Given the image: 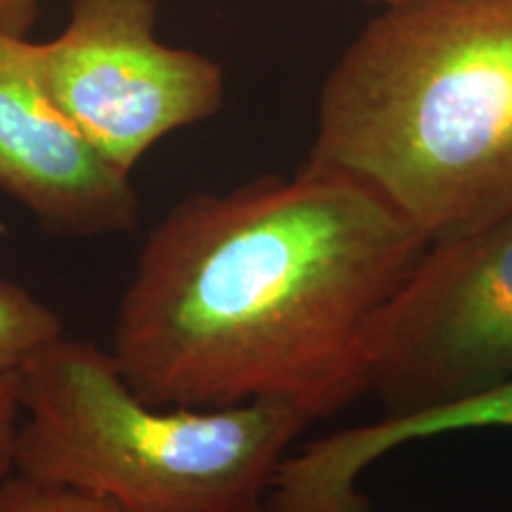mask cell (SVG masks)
<instances>
[{
  "mask_svg": "<svg viewBox=\"0 0 512 512\" xmlns=\"http://www.w3.org/2000/svg\"><path fill=\"white\" fill-rule=\"evenodd\" d=\"M12 472L74 486L126 512H261L304 406L259 399L226 408L152 406L112 351L55 339L22 368Z\"/></svg>",
  "mask_w": 512,
  "mask_h": 512,
  "instance_id": "cell-3",
  "label": "cell"
},
{
  "mask_svg": "<svg viewBox=\"0 0 512 512\" xmlns=\"http://www.w3.org/2000/svg\"><path fill=\"white\" fill-rule=\"evenodd\" d=\"M36 15V0H0V29L22 36Z\"/></svg>",
  "mask_w": 512,
  "mask_h": 512,
  "instance_id": "cell-11",
  "label": "cell"
},
{
  "mask_svg": "<svg viewBox=\"0 0 512 512\" xmlns=\"http://www.w3.org/2000/svg\"><path fill=\"white\" fill-rule=\"evenodd\" d=\"M366 3H382V5H389V3H399V0H366Z\"/></svg>",
  "mask_w": 512,
  "mask_h": 512,
  "instance_id": "cell-12",
  "label": "cell"
},
{
  "mask_svg": "<svg viewBox=\"0 0 512 512\" xmlns=\"http://www.w3.org/2000/svg\"><path fill=\"white\" fill-rule=\"evenodd\" d=\"M427 247L373 188L309 159L192 192L147 233L110 351L152 406L283 399L328 418L361 396L366 332Z\"/></svg>",
  "mask_w": 512,
  "mask_h": 512,
  "instance_id": "cell-1",
  "label": "cell"
},
{
  "mask_svg": "<svg viewBox=\"0 0 512 512\" xmlns=\"http://www.w3.org/2000/svg\"><path fill=\"white\" fill-rule=\"evenodd\" d=\"M306 159L430 245L512 214V0L389 3L330 69Z\"/></svg>",
  "mask_w": 512,
  "mask_h": 512,
  "instance_id": "cell-2",
  "label": "cell"
},
{
  "mask_svg": "<svg viewBox=\"0 0 512 512\" xmlns=\"http://www.w3.org/2000/svg\"><path fill=\"white\" fill-rule=\"evenodd\" d=\"M22 415V377H0V479L12 472V444Z\"/></svg>",
  "mask_w": 512,
  "mask_h": 512,
  "instance_id": "cell-10",
  "label": "cell"
},
{
  "mask_svg": "<svg viewBox=\"0 0 512 512\" xmlns=\"http://www.w3.org/2000/svg\"><path fill=\"white\" fill-rule=\"evenodd\" d=\"M0 190L53 235L136 233L131 176L95 150L43 88L36 43L0 29Z\"/></svg>",
  "mask_w": 512,
  "mask_h": 512,
  "instance_id": "cell-6",
  "label": "cell"
},
{
  "mask_svg": "<svg viewBox=\"0 0 512 512\" xmlns=\"http://www.w3.org/2000/svg\"><path fill=\"white\" fill-rule=\"evenodd\" d=\"M261 512H264V510H261Z\"/></svg>",
  "mask_w": 512,
  "mask_h": 512,
  "instance_id": "cell-13",
  "label": "cell"
},
{
  "mask_svg": "<svg viewBox=\"0 0 512 512\" xmlns=\"http://www.w3.org/2000/svg\"><path fill=\"white\" fill-rule=\"evenodd\" d=\"M50 100L131 176L152 145L211 119L226 81L211 57L157 38V0H72L60 36L36 43Z\"/></svg>",
  "mask_w": 512,
  "mask_h": 512,
  "instance_id": "cell-5",
  "label": "cell"
},
{
  "mask_svg": "<svg viewBox=\"0 0 512 512\" xmlns=\"http://www.w3.org/2000/svg\"><path fill=\"white\" fill-rule=\"evenodd\" d=\"M0 512H126L119 503L74 486L48 484L10 472L0 479Z\"/></svg>",
  "mask_w": 512,
  "mask_h": 512,
  "instance_id": "cell-9",
  "label": "cell"
},
{
  "mask_svg": "<svg viewBox=\"0 0 512 512\" xmlns=\"http://www.w3.org/2000/svg\"><path fill=\"white\" fill-rule=\"evenodd\" d=\"M512 380V214L434 242L375 313L358 356L382 418L446 406Z\"/></svg>",
  "mask_w": 512,
  "mask_h": 512,
  "instance_id": "cell-4",
  "label": "cell"
},
{
  "mask_svg": "<svg viewBox=\"0 0 512 512\" xmlns=\"http://www.w3.org/2000/svg\"><path fill=\"white\" fill-rule=\"evenodd\" d=\"M60 337L64 325L57 311L0 275V377L22 373L38 351Z\"/></svg>",
  "mask_w": 512,
  "mask_h": 512,
  "instance_id": "cell-8",
  "label": "cell"
},
{
  "mask_svg": "<svg viewBox=\"0 0 512 512\" xmlns=\"http://www.w3.org/2000/svg\"><path fill=\"white\" fill-rule=\"evenodd\" d=\"M512 427V380L430 411L332 432L285 456L264 512H370L358 479L394 448L441 434Z\"/></svg>",
  "mask_w": 512,
  "mask_h": 512,
  "instance_id": "cell-7",
  "label": "cell"
}]
</instances>
